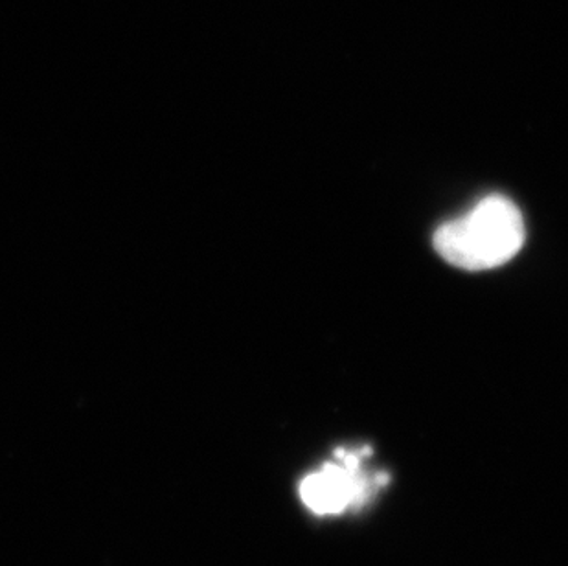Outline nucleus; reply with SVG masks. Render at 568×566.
<instances>
[{"instance_id":"1","label":"nucleus","mask_w":568,"mask_h":566,"mask_svg":"<svg viewBox=\"0 0 568 566\" xmlns=\"http://www.w3.org/2000/svg\"><path fill=\"white\" fill-rule=\"evenodd\" d=\"M525 220L508 198L489 195L436 230L435 249L464 271L500 267L525 245Z\"/></svg>"},{"instance_id":"2","label":"nucleus","mask_w":568,"mask_h":566,"mask_svg":"<svg viewBox=\"0 0 568 566\" xmlns=\"http://www.w3.org/2000/svg\"><path fill=\"white\" fill-rule=\"evenodd\" d=\"M371 453V447L335 451L333 462H326L302 481V503L322 517L365 508L379 487L388 482L385 473L372 475L366 469Z\"/></svg>"}]
</instances>
